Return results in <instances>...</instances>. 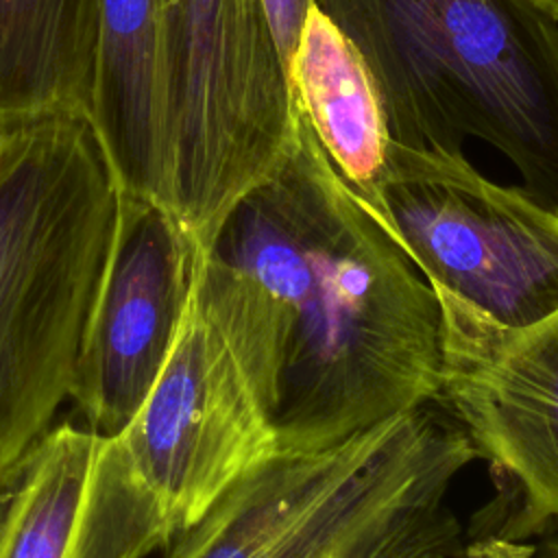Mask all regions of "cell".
Returning <instances> with one entry per match:
<instances>
[{
  "instance_id": "6da1fadb",
  "label": "cell",
  "mask_w": 558,
  "mask_h": 558,
  "mask_svg": "<svg viewBox=\"0 0 558 558\" xmlns=\"http://www.w3.org/2000/svg\"><path fill=\"white\" fill-rule=\"evenodd\" d=\"M192 294L277 456L320 451L440 401L438 301L333 168L301 102L283 159L225 216Z\"/></svg>"
},
{
  "instance_id": "7a4b0ae2",
  "label": "cell",
  "mask_w": 558,
  "mask_h": 558,
  "mask_svg": "<svg viewBox=\"0 0 558 558\" xmlns=\"http://www.w3.org/2000/svg\"><path fill=\"white\" fill-rule=\"evenodd\" d=\"M120 185L85 116L0 133V497L70 399Z\"/></svg>"
},
{
  "instance_id": "3957f363",
  "label": "cell",
  "mask_w": 558,
  "mask_h": 558,
  "mask_svg": "<svg viewBox=\"0 0 558 558\" xmlns=\"http://www.w3.org/2000/svg\"><path fill=\"white\" fill-rule=\"evenodd\" d=\"M366 61L392 142L480 140L558 207V22L525 0H314Z\"/></svg>"
},
{
  "instance_id": "277c9868",
  "label": "cell",
  "mask_w": 558,
  "mask_h": 558,
  "mask_svg": "<svg viewBox=\"0 0 558 558\" xmlns=\"http://www.w3.org/2000/svg\"><path fill=\"white\" fill-rule=\"evenodd\" d=\"M477 458L464 429L425 403L340 445L268 458L179 532L166 558H460L447 495Z\"/></svg>"
},
{
  "instance_id": "5b68a950",
  "label": "cell",
  "mask_w": 558,
  "mask_h": 558,
  "mask_svg": "<svg viewBox=\"0 0 558 558\" xmlns=\"http://www.w3.org/2000/svg\"><path fill=\"white\" fill-rule=\"evenodd\" d=\"M381 229L440 310L442 360L558 312V207L484 177L462 150L390 144Z\"/></svg>"
},
{
  "instance_id": "8992f818",
  "label": "cell",
  "mask_w": 558,
  "mask_h": 558,
  "mask_svg": "<svg viewBox=\"0 0 558 558\" xmlns=\"http://www.w3.org/2000/svg\"><path fill=\"white\" fill-rule=\"evenodd\" d=\"M166 211L198 255L283 159L296 94L264 0H163Z\"/></svg>"
},
{
  "instance_id": "52a82bcc",
  "label": "cell",
  "mask_w": 558,
  "mask_h": 558,
  "mask_svg": "<svg viewBox=\"0 0 558 558\" xmlns=\"http://www.w3.org/2000/svg\"><path fill=\"white\" fill-rule=\"evenodd\" d=\"M116 438L174 536L244 473L277 456L235 357L194 294L163 368Z\"/></svg>"
},
{
  "instance_id": "ba28073f",
  "label": "cell",
  "mask_w": 558,
  "mask_h": 558,
  "mask_svg": "<svg viewBox=\"0 0 558 558\" xmlns=\"http://www.w3.org/2000/svg\"><path fill=\"white\" fill-rule=\"evenodd\" d=\"M198 257L166 209L120 190L70 390L89 429L118 436L146 399L181 329Z\"/></svg>"
},
{
  "instance_id": "9c48e42d",
  "label": "cell",
  "mask_w": 558,
  "mask_h": 558,
  "mask_svg": "<svg viewBox=\"0 0 558 558\" xmlns=\"http://www.w3.org/2000/svg\"><path fill=\"white\" fill-rule=\"evenodd\" d=\"M174 538L120 440L61 423L0 497V558H146Z\"/></svg>"
},
{
  "instance_id": "30bf717a",
  "label": "cell",
  "mask_w": 558,
  "mask_h": 558,
  "mask_svg": "<svg viewBox=\"0 0 558 558\" xmlns=\"http://www.w3.org/2000/svg\"><path fill=\"white\" fill-rule=\"evenodd\" d=\"M438 403L517 482L527 525L558 519V312L445 357Z\"/></svg>"
},
{
  "instance_id": "8fae6325",
  "label": "cell",
  "mask_w": 558,
  "mask_h": 558,
  "mask_svg": "<svg viewBox=\"0 0 558 558\" xmlns=\"http://www.w3.org/2000/svg\"><path fill=\"white\" fill-rule=\"evenodd\" d=\"M87 120L122 194L166 209L163 0H100Z\"/></svg>"
},
{
  "instance_id": "7c38bea8",
  "label": "cell",
  "mask_w": 558,
  "mask_h": 558,
  "mask_svg": "<svg viewBox=\"0 0 558 558\" xmlns=\"http://www.w3.org/2000/svg\"><path fill=\"white\" fill-rule=\"evenodd\" d=\"M288 74L329 161L381 225L379 185L392 144L384 107L366 61L316 4L305 13Z\"/></svg>"
},
{
  "instance_id": "4fadbf2b",
  "label": "cell",
  "mask_w": 558,
  "mask_h": 558,
  "mask_svg": "<svg viewBox=\"0 0 558 558\" xmlns=\"http://www.w3.org/2000/svg\"><path fill=\"white\" fill-rule=\"evenodd\" d=\"M100 0H0V124L89 116Z\"/></svg>"
},
{
  "instance_id": "5bb4252c",
  "label": "cell",
  "mask_w": 558,
  "mask_h": 558,
  "mask_svg": "<svg viewBox=\"0 0 558 558\" xmlns=\"http://www.w3.org/2000/svg\"><path fill=\"white\" fill-rule=\"evenodd\" d=\"M312 4L314 0H264L268 22L275 35V44L279 48V54L286 68L290 65L292 52L296 48V41L305 22V13Z\"/></svg>"
},
{
  "instance_id": "9a60e30c",
  "label": "cell",
  "mask_w": 558,
  "mask_h": 558,
  "mask_svg": "<svg viewBox=\"0 0 558 558\" xmlns=\"http://www.w3.org/2000/svg\"><path fill=\"white\" fill-rule=\"evenodd\" d=\"M527 4H532L538 13H543L545 17L558 22V0H525Z\"/></svg>"
},
{
  "instance_id": "2e32d148",
  "label": "cell",
  "mask_w": 558,
  "mask_h": 558,
  "mask_svg": "<svg viewBox=\"0 0 558 558\" xmlns=\"http://www.w3.org/2000/svg\"><path fill=\"white\" fill-rule=\"evenodd\" d=\"M2 129H4V124H0V133H2Z\"/></svg>"
}]
</instances>
